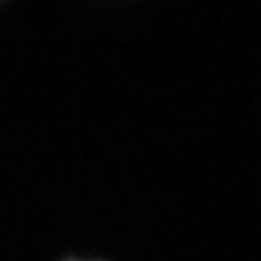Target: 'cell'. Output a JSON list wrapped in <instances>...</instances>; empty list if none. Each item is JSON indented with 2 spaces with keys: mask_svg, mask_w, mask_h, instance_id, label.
<instances>
[{
  "mask_svg": "<svg viewBox=\"0 0 261 261\" xmlns=\"http://www.w3.org/2000/svg\"><path fill=\"white\" fill-rule=\"evenodd\" d=\"M69 261H79V259H69Z\"/></svg>",
  "mask_w": 261,
  "mask_h": 261,
  "instance_id": "6da1fadb",
  "label": "cell"
}]
</instances>
